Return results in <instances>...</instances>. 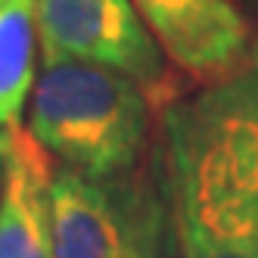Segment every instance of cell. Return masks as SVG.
Wrapping results in <instances>:
<instances>
[{
    "instance_id": "obj_9",
    "label": "cell",
    "mask_w": 258,
    "mask_h": 258,
    "mask_svg": "<svg viewBox=\"0 0 258 258\" xmlns=\"http://www.w3.org/2000/svg\"><path fill=\"white\" fill-rule=\"evenodd\" d=\"M4 156H7V131H0V177H4Z\"/></svg>"
},
{
    "instance_id": "obj_6",
    "label": "cell",
    "mask_w": 258,
    "mask_h": 258,
    "mask_svg": "<svg viewBox=\"0 0 258 258\" xmlns=\"http://www.w3.org/2000/svg\"><path fill=\"white\" fill-rule=\"evenodd\" d=\"M165 150L180 258H258V243L212 171L168 137Z\"/></svg>"
},
{
    "instance_id": "obj_7",
    "label": "cell",
    "mask_w": 258,
    "mask_h": 258,
    "mask_svg": "<svg viewBox=\"0 0 258 258\" xmlns=\"http://www.w3.org/2000/svg\"><path fill=\"white\" fill-rule=\"evenodd\" d=\"M53 174V156L28 134V127H7L0 177V258H56Z\"/></svg>"
},
{
    "instance_id": "obj_11",
    "label": "cell",
    "mask_w": 258,
    "mask_h": 258,
    "mask_svg": "<svg viewBox=\"0 0 258 258\" xmlns=\"http://www.w3.org/2000/svg\"><path fill=\"white\" fill-rule=\"evenodd\" d=\"M0 4H4V0H0Z\"/></svg>"
},
{
    "instance_id": "obj_2",
    "label": "cell",
    "mask_w": 258,
    "mask_h": 258,
    "mask_svg": "<svg viewBox=\"0 0 258 258\" xmlns=\"http://www.w3.org/2000/svg\"><path fill=\"white\" fill-rule=\"evenodd\" d=\"M165 137L212 171L258 243V41L230 75L165 106Z\"/></svg>"
},
{
    "instance_id": "obj_3",
    "label": "cell",
    "mask_w": 258,
    "mask_h": 258,
    "mask_svg": "<svg viewBox=\"0 0 258 258\" xmlns=\"http://www.w3.org/2000/svg\"><path fill=\"white\" fill-rule=\"evenodd\" d=\"M41 59L94 62L137 81L156 106L177 100V78L131 0H34Z\"/></svg>"
},
{
    "instance_id": "obj_1",
    "label": "cell",
    "mask_w": 258,
    "mask_h": 258,
    "mask_svg": "<svg viewBox=\"0 0 258 258\" xmlns=\"http://www.w3.org/2000/svg\"><path fill=\"white\" fill-rule=\"evenodd\" d=\"M153 100L127 75L94 62H50L28 97V134L94 180L137 174L150 150Z\"/></svg>"
},
{
    "instance_id": "obj_5",
    "label": "cell",
    "mask_w": 258,
    "mask_h": 258,
    "mask_svg": "<svg viewBox=\"0 0 258 258\" xmlns=\"http://www.w3.org/2000/svg\"><path fill=\"white\" fill-rule=\"evenodd\" d=\"M180 75L218 81L243 66L252 31L230 0H131Z\"/></svg>"
},
{
    "instance_id": "obj_10",
    "label": "cell",
    "mask_w": 258,
    "mask_h": 258,
    "mask_svg": "<svg viewBox=\"0 0 258 258\" xmlns=\"http://www.w3.org/2000/svg\"><path fill=\"white\" fill-rule=\"evenodd\" d=\"M252 4H255V7H258V0H252Z\"/></svg>"
},
{
    "instance_id": "obj_4",
    "label": "cell",
    "mask_w": 258,
    "mask_h": 258,
    "mask_svg": "<svg viewBox=\"0 0 258 258\" xmlns=\"http://www.w3.org/2000/svg\"><path fill=\"white\" fill-rule=\"evenodd\" d=\"M56 258H159V209L137 174L94 180L53 174Z\"/></svg>"
},
{
    "instance_id": "obj_8",
    "label": "cell",
    "mask_w": 258,
    "mask_h": 258,
    "mask_svg": "<svg viewBox=\"0 0 258 258\" xmlns=\"http://www.w3.org/2000/svg\"><path fill=\"white\" fill-rule=\"evenodd\" d=\"M38 13L34 0L0 4V131L19 124V115L34 90L38 59Z\"/></svg>"
}]
</instances>
